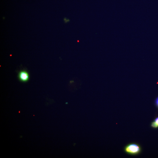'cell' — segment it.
<instances>
[{"label":"cell","mask_w":158,"mask_h":158,"mask_svg":"<svg viewBox=\"0 0 158 158\" xmlns=\"http://www.w3.org/2000/svg\"><path fill=\"white\" fill-rule=\"evenodd\" d=\"M124 151L126 153L131 155H136L140 154L142 151V148L138 144L132 142L126 145Z\"/></svg>","instance_id":"obj_1"},{"label":"cell","mask_w":158,"mask_h":158,"mask_svg":"<svg viewBox=\"0 0 158 158\" xmlns=\"http://www.w3.org/2000/svg\"><path fill=\"white\" fill-rule=\"evenodd\" d=\"M19 78L21 81L25 82L28 80L29 76L26 71H23L20 72L19 74Z\"/></svg>","instance_id":"obj_2"},{"label":"cell","mask_w":158,"mask_h":158,"mask_svg":"<svg viewBox=\"0 0 158 158\" xmlns=\"http://www.w3.org/2000/svg\"><path fill=\"white\" fill-rule=\"evenodd\" d=\"M150 126L153 128H158V117H156L151 122Z\"/></svg>","instance_id":"obj_3"},{"label":"cell","mask_w":158,"mask_h":158,"mask_svg":"<svg viewBox=\"0 0 158 158\" xmlns=\"http://www.w3.org/2000/svg\"><path fill=\"white\" fill-rule=\"evenodd\" d=\"M154 103L155 106L158 108V96L155 99Z\"/></svg>","instance_id":"obj_4"}]
</instances>
